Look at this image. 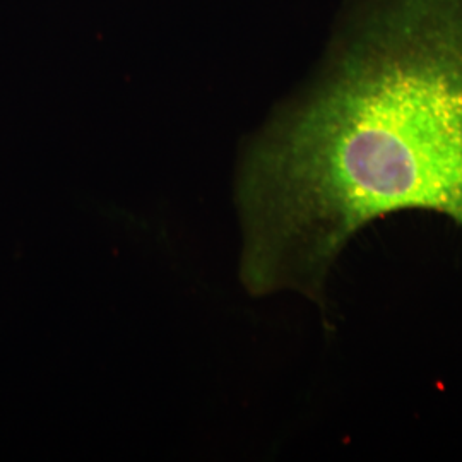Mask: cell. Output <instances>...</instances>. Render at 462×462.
<instances>
[{"instance_id":"6da1fadb","label":"cell","mask_w":462,"mask_h":462,"mask_svg":"<svg viewBox=\"0 0 462 462\" xmlns=\"http://www.w3.org/2000/svg\"><path fill=\"white\" fill-rule=\"evenodd\" d=\"M236 202L255 297L322 303L332 265L377 217L418 209L462 228V0H372L250 144Z\"/></svg>"}]
</instances>
